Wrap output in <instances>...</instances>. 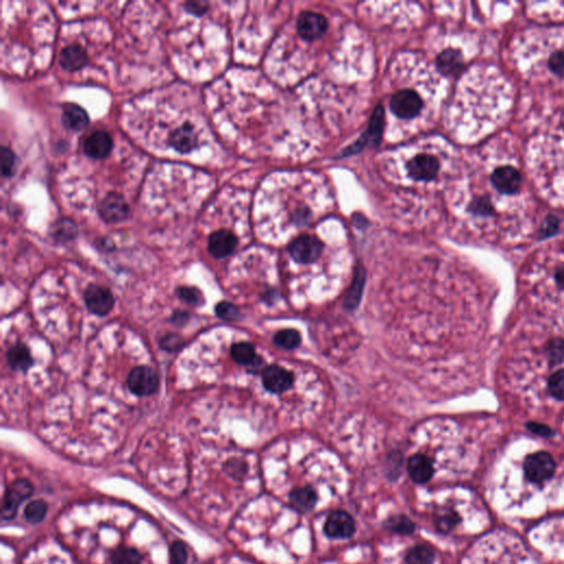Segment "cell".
Here are the masks:
<instances>
[{
  "label": "cell",
  "mask_w": 564,
  "mask_h": 564,
  "mask_svg": "<svg viewBox=\"0 0 564 564\" xmlns=\"http://www.w3.org/2000/svg\"><path fill=\"white\" fill-rule=\"evenodd\" d=\"M364 272L362 269L358 270L355 277L354 283L351 288L350 293L347 295L346 301H345V306L348 309H355L358 306L360 298H362V285H364Z\"/></svg>",
  "instance_id": "33"
},
{
  "label": "cell",
  "mask_w": 564,
  "mask_h": 564,
  "mask_svg": "<svg viewBox=\"0 0 564 564\" xmlns=\"http://www.w3.org/2000/svg\"><path fill=\"white\" fill-rule=\"evenodd\" d=\"M548 390L556 400L564 402V368L556 370L549 377Z\"/></svg>",
  "instance_id": "34"
},
{
  "label": "cell",
  "mask_w": 564,
  "mask_h": 564,
  "mask_svg": "<svg viewBox=\"0 0 564 564\" xmlns=\"http://www.w3.org/2000/svg\"><path fill=\"white\" fill-rule=\"evenodd\" d=\"M171 560L174 564H187V547L182 541H176L171 547Z\"/></svg>",
  "instance_id": "40"
},
{
  "label": "cell",
  "mask_w": 564,
  "mask_h": 564,
  "mask_svg": "<svg viewBox=\"0 0 564 564\" xmlns=\"http://www.w3.org/2000/svg\"><path fill=\"white\" fill-rule=\"evenodd\" d=\"M458 521H460V518H458V514L454 513L452 510H445L437 516L435 523H437V530L446 533L452 530L458 525Z\"/></svg>",
  "instance_id": "37"
},
{
  "label": "cell",
  "mask_w": 564,
  "mask_h": 564,
  "mask_svg": "<svg viewBox=\"0 0 564 564\" xmlns=\"http://www.w3.org/2000/svg\"><path fill=\"white\" fill-rule=\"evenodd\" d=\"M99 212L105 222L116 224L128 218L129 206L122 195L117 192H111L99 204Z\"/></svg>",
  "instance_id": "8"
},
{
  "label": "cell",
  "mask_w": 564,
  "mask_h": 564,
  "mask_svg": "<svg viewBox=\"0 0 564 564\" xmlns=\"http://www.w3.org/2000/svg\"><path fill=\"white\" fill-rule=\"evenodd\" d=\"M469 212L477 218H489L494 215V207L488 197H477L470 203Z\"/></svg>",
  "instance_id": "29"
},
{
  "label": "cell",
  "mask_w": 564,
  "mask_h": 564,
  "mask_svg": "<svg viewBox=\"0 0 564 564\" xmlns=\"http://www.w3.org/2000/svg\"><path fill=\"white\" fill-rule=\"evenodd\" d=\"M48 505L43 500L29 502L24 509V517L30 523H40L47 516Z\"/></svg>",
  "instance_id": "28"
},
{
  "label": "cell",
  "mask_w": 564,
  "mask_h": 564,
  "mask_svg": "<svg viewBox=\"0 0 564 564\" xmlns=\"http://www.w3.org/2000/svg\"><path fill=\"white\" fill-rule=\"evenodd\" d=\"M546 355L550 367L564 362V339H550L546 345Z\"/></svg>",
  "instance_id": "27"
},
{
  "label": "cell",
  "mask_w": 564,
  "mask_h": 564,
  "mask_svg": "<svg viewBox=\"0 0 564 564\" xmlns=\"http://www.w3.org/2000/svg\"><path fill=\"white\" fill-rule=\"evenodd\" d=\"M113 564H141V556L136 549L122 548L117 549L111 556Z\"/></svg>",
  "instance_id": "30"
},
{
  "label": "cell",
  "mask_w": 564,
  "mask_h": 564,
  "mask_svg": "<svg viewBox=\"0 0 564 564\" xmlns=\"http://www.w3.org/2000/svg\"><path fill=\"white\" fill-rule=\"evenodd\" d=\"M356 530L354 518L343 510H335L326 519L324 533L333 539L351 538Z\"/></svg>",
  "instance_id": "11"
},
{
  "label": "cell",
  "mask_w": 564,
  "mask_h": 564,
  "mask_svg": "<svg viewBox=\"0 0 564 564\" xmlns=\"http://www.w3.org/2000/svg\"><path fill=\"white\" fill-rule=\"evenodd\" d=\"M176 293L180 300L188 303L189 306H199L204 304V297L197 288L182 285L176 289Z\"/></svg>",
  "instance_id": "31"
},
{
  "label": "cell",
  "mask_w": 564,
  "mask_h": 564,
  "mask_svg": "<svg viewBox=\"0 0 564 564\" xmlns=\"http://www.w3.org/2000/svg\"><path fill=\"white\" fill-rule=\"evenodd\" d=\"M225 469L232 477L239 479L246 473V464L239 460H232V461L227 462Z\"/></svg>",
  "instance_id": "43"
},
{
  "label": "cell",
  "mask_w": 564,
  "mask_h": 564,
  "mask_svg": "<svg viewBox=\"0 0 564 564\" xmlns=\"http://www.w3.org/2000/svg\"><path fill=\"white\" fill-rule=\"evenodd\" d=\"M96 246L99 251H106V253H109V251H114L115 245L113 241H111L109 239H99V241H96Z\"/></svg>",
  "instance_id": "46"
},
{
  "label": "cell",
  "mask_w": 564,
  "mask_h": 564,
  "mask_svg": "<svg viewBox=\"0 0 564 564\" xmlns=\"http://www.w3.org/2000/svg\"><path fill=\"white\" fill-rule=\"evenodd\" d=\"M559 228V220L554 216H549L540 228V239H548L550 236L554 235Z\"/></svg>",
  "instance_id": "41"
},
{
  "label": "cell",
  "mask_w": 564,
  "mask_h": 564,
  "mask_svg": "<svg viewBox=\"0 0 564 564\" xmlns=\"http://www.w3.org/2000/svg\"><path fill=\"white\" fill-rule=\"evenodd\" d=\"M0 164L3 178H11L16 170L17 157L10 148L3 147L0 150Z\"/></svg>",
  "instance_id": "35"
},
{
  "label": "cell",
  "mask_w": 564,
  "mask_h": 564,
  "mask_svg": "<svg viewBox=\"0 0 564 564\" xmlns=\"http://www.w3.org/2000/svg\"><path fill=\"white\" fill-rule=\"evenodd\" d=\"M237 245L239 239L228 230L214 232L209 239V251L216 259L226 258L233 254Z\"/></svg>",
  "instance_id": "14"
},
{
  "label": "cell",
  "mask_w": 564,
  "mask_h": 564,
  "mask_svg": "<svg viewBox=\"0 0 564 564\" xmlns=\"http://www.w3.org/2000/svg\"><path fill=\"white\" fill-rule=\"evenodd\" d=\"M274 344L283 350L292 351L301 344V335L295 330H282L274 337Z\"/></svg>",
  "instance_id": "26"
},
{
  "label": "cell",
  "mask_w": 564,
  "mask_h": 564,
  "mask_svg": "<svg viewBox=\"0 0 564 564\" xmlns=\"http://www.w3.org/2000/svg\"><path fill=\"white\" fill-rule=\"evenodd\" d=\"M231 355L239 365L251 366L258 358L254 346L246 342L236 343L232 346Z\"/></svg>",
  "instance_id": "24"
},
{
  "label": "cell",
  "mask_w": 564,
  "mask_h": 564,
  "mask_svg": "<svg viewBox=\"0 0 564 564\" xmlns=\"http://www.w3.org/2000/svg\"><path fill=\"white\" fill-rule=\"evenodd\" d=\"M548 68L554 76L564 78V49L556 50L549 57Z\"/></svg>",
  "instance_id": "39"
},
{
  "label": "cell",
  "mask_w": 564,
  "mask_h": 564,
  "mask_svg": "<svg viewBox=\"0 0 564 564\" xmlns=\"http://www.w3.org/2000/svg\"><path fill=\"white\" fill-rule=\"evenodd\" d=\"M437 66L444 76H456L463 69V55L458 50H444L437 57Z\"/></svg>",
  "instance_id": "21"
},
{
  "label": "cell",
  "mask_w": 564,
  "mask_h": 564,
  "mask_svg": "<svg viewBox=\"0 0 564 564\" xmlns=\"http://www.w3.org/2000/svg\"><path fill=\"white\" fill-rule=\"evenodd\" d=\"M190 314L185 311H176L174 312V316L171 318V322L174 324V325L182 326L184 324H187V322L189 321Z\"/></svg>",
  "instance_id": "45"
},
{
  "label": "cell",
  "mask_w": 564,
  "mask_h": 564,
  "mask_svg": "<svg viewBox=\"0 0 564 564\" xmlns=\"http://www.w3.org/2000/svg\"><path fill=\"white\" fill-rule=\"evenodd\" d=\"M440 170V162L435 155H418L408 163V172L416 181H432Z\"/></svg>",
  "instance_id": "12"
},
{
  "label": "cell",
  "mask_w": 564,
  "mask_h": 564,
  "mask_svg": "<svg viewBox=\"0 0 564 564\" xmlns=\"http://www.w3.org/2000/svg\"><path fill=\"white\" fill-rule=\"evenodd\" d=\"M87 63V53L85 49L78 44H72L61 51L60 65L64 70L74 72L83 69Z\"/></svg>",
  "instance_id": "19"
},
{
  "label": "cell",
  "mask_w": 564,
  "mask_h": 564,
  "mask_svg": "<svg viewBox=\"0 0 564 564\" xmlns=\"http://www.w3.org/2000/svg\"><path fill=\"white\" fill-rule=\"evenodd\" d=\"M554 280L560 289H564V266L559 267L554 274Z\"/></svg>",
  "instance_id": "47"
},
{
  "label": "cell",
  "mask_w": 564,
  "mask_h": 564,
  "mask_svg": "<svg viewBox=\"0 0 564 564\" xmlns=\"http://www.w3.org/2000/svg\"><path fill=\"white\" fill-rule=\"evenodd\" d=\"M523 472L529 481L541 484L554 477L556 472V462L551 454L544 451H539L526 458L523 462Z\"/></svg>",
  "instance_id": "2"
},
{
  "label": "cell",
  "mask_w": 564,
  "mask_h": 564,
  "mask_svg": "<svg viewBox=\"0 0 564 564\" xmlns=\"http://www.w3.org/2000/svg\"><path fill=\"white\" fill-rule=\"evenodd\" d=\"M383 125H385V111H383V106L379 105L374 111L373 117L370 120L367 130L362 134V137L356 143H353L350 147L345 148L339 157L345 158L350 155H358V153H362L366 147H377L383 138Z\"/></svg>",
  "instance_id": "1"
},
{
  "label": "cell",
  "mask_w": 564,
  "mask_h": 564,
  "mask_svg": "<svg viewBox=\"0 0 564 564\" xmlns=\"http://www.w3.org/2000/svg\"><path fill=\"white\" fill-rule=\"evenodd\" d=\"M262 383L270 393H285L292 387L293 375L281 366H268L262 372Z\"/></svg>",
  "instance_id": "13"
},
{
  "label": "cell",
  "mask_w": 564,
  "mask_h": 564,
  "mask_svg": "<svg viewBox=\"0 0 564 564\" xmlns=\"http://www.w3.org/2000/svg\"><path fill=\"white\" fill-rule=\"evenodd\" d=\"M34 492V486L28 479H17L8 487L3 497L1 517L3 521H10L18 512L20 505L28 500Z\"/></svg>",
  "instance_id": "4"
},
{
  "label": "cell",
  "mask_w": 564,
  "mask_h": 564,
  "mask_svg": "<svg viewBox=\"0 0 564 564\" xmlns=\"http://www.w3.org/2000/svg\"><path fill=\"white\" fill-rule=\"evenodd\" d=\"M423 107V101L417 92L402 90L391 97L390 109L393 114L402 120L417 117Z\"/></svg>",
  "instance_id": "6"
},
{
  "label": "cell",
  "mask_w": 564,
  "mask_h": 564,
  "mask_svg": "<svg viewBox=\"0 0 564 564\" xmlns=\"http://www.w3.org/2000/svg\"><path fill=\"white\" fill-rule=\"evenodd\" d=\"M86 308L95 316H105L113 310L114 295L108 288L99 285H90L84 295Z\"/></svg>",
  "instance_id": "7"
},
{
  "label": "cell",
  "mask_w": 564,
  "mask_h": 564,
  "mask_svg": "<svg viewBox=\"0 0 564 564\" xmlns=\"http://www.w3.org/2000/svg\"><path fill=\"white\" fill-rule=\"evenodd\" d=\"M322 251V241L311 235L299 236L289 245V254L299 264H312L320 258Z\"/></svg>",
  "instance_id": "5"
},
{
  "label": "cell",
  "mask_w": 564,
  "mask_h": 564,
  "mask_svg": "<svg viewBox=\"0 0 564 564\" xmlns=\"http://www.w3.org/2000/svg\"><path fill=\"white\" fill-rule=\"evenodd\" d=\"M169 143L176 151L181 153H189L197 147V136L191 124L182 125L176 128L169 137Z\"/></svg>",
  "instance_id": "16"
},
{
  "label": "cell",
  "mask_w": 564,
  "mask_h": 564,
  "mask_svg": "<svg viewBox=\"0 0 564 564\" xmlns=\"http://www.w3.org/2000/svg\"><path fill=\"white\" fill-rule=\"evenodd\" d=\"M78 226L71 218H59L52 224L50 236L57 243L65 244L76 239L78 236Z\"/></svg>",
  "instance_id": "23"
},
{
  "label": "cell",
  "mask_w": 564,
  "mask_h": 564,
  "mask_svg": "<svg viewBox=\"0 0 564 564\" xmlns=\"http://www.w3.org/2000/svg\"><path fill=\"white\" fill-rule=\"evenodd\" d=\"M159 345H160L161 350L169 353H176L179 352L184 346V341L178 334L169 333L161 337Z\"/></svg>",
  "instance_id": "38"
},
{
  "label": "cell",
  "mask_w": 564,
  "mask_h": 564,
  "mask_svg": "<svg viewBox=\"0 0 564 564\" xmlns=\"http://www.w3.org/2000/svg\"><path fill=\"white\" fill-rule=\"evenodd\" d=\"M329 22L325 17L313 11H304L299 16L297 29L299 34L306 41H314L325 34Z\"/></svg>",
  "instance_id": "9"
},
{
  "label": "cell",
  "mask_w": 564,
  "mask_h": 564,
  "mask_svg": "<svg viewBox=\"0 0 564 564\" xmlns=\"http://www.w3.org/2000/svg\"><path fill=\"white\" fill-rule=\"evenodd\" d=\"M215 313L223 321L234 322L237 321L241 318V312H239V308L234 306L233 303L227 302V301L218 303L216 308H215Z\"/></svg>",
  "instance_id": "36"
},
{
  "label": "cell",
  "mask_w": 564,
  "mask_h": 564,
  "mask_svg": "<svg viewBox=\"0 0 564 564\" xmlns=\"http://www.w3.org/2000/svg\"><path fill=\"white\" fill-rule=\"evenodd\" d=\"M408 473L412 481L418 484H425L431 479L435 473L431 458L425 454H414L408 461Z\"/></svg>",
  "instance_id": "17"
},
{
  "label": "cell",
  "mask_w": 564,
  "mask_h": 564,
  "mask_svg": "<svg viewBox=\"0 0 564 564\" xmlns=\"http://www.w3.org/2000/svg\"><path fill=\"white\" fill-rule=\"evenodd\" d=\"M184 9L195 16H202L209 9V3L205 1H188L184 3Z\"/></svg>",
  "instance_id": "44"
},
{
  "label": "cell",
  "mask_w": 564,
  "mask_h": 564,
  "mask_svg": "<svg viewBox=\"0 0 564 564\" xmlns=\"http://www.w3.org/2000/svg\"><path fill=\"white\" fill-rule=\"evenodd\" d=\"M113 139L108 132L104 130L94 132L88 136L87 139L84 143V153L87 157L96 160H101L108 157L109 153L113 150Z\"/></svg>",
  "instance_id": "15"
},
{
  "label": "cell",
  "mask_w": 564,
  "mask_h": 564,
  "mask_svg": "<svg viewBox=\"0 0 564 564\" xmlns=\"http://www.w3.org/2000/svg\"><path fill=\"white\" fill-rule=\"evenodd\" d=\"M526 427H527V429L531 431L533 435H540V437H551L556 435L554 430H552L549 425H544V423H539V422H528V423L526 425Z\"/></svg>",
  "instance_id": "42"
},
{
  "label": "cell",
  "mask_w": 564,
  "mask_h": 564,
  "mask_svg": "<svg viewBox=\"0 0 564 564\" xmlns=\"http://www.w3.org/2000/svg\"><path fill=\"white\" fill-rule=\"evenodd\" d=\"M493 187L500 195H513L519 192L521 188V172L514 167L504 166L496 168L491 176Z\"/></svg>",
  "instance_id": "10"
},
{
  "label": "cell",
  "mask_w": 564,
  "mask_h": 564,
  "mask_svg": "<svg viewBox=\"0 0 564 564\" xmlns=\"http://www.w3.org/2000/svg\"><path fill=\"white\" fill-rule=\"evenodd\" d=\"M289 502L291 506L298 512L306 513L311 512L316 507L318 502V495L311 487H301L295 489L289 496Z\"/></svg>",
  "instance_id": "22"
},
{
  "label": "cell",
  "mask_w": 564,
  "mask_h": 564,
  "mask_svg": "<svg viewBox=\"0 0 564 564\" xmlns=\"http://www.w3.org/2000/svg\"><path fill=\"white\" fill-rule=\"evenodd\" d=\"M386 527H387L389 530L399 533V535H404V536L410 535V533L414 531V523L410 521L409 518L402 515L389 518L387 523H386Z\"/></svg>",
  "instance_id": "32"
},
{
  "label": "cell",
  "mask_w": 564,
  "mask_h": 564,
  "mask_svg": "<svg viewBox=\"0 0 564 564\" xmlns=\"http://www.w3.org/2000/svg\"><path fill=\"white\" fill-rule=\"evenodd\" d=\"M62 122L66 129L74 132H80L87 127L90 117L85 109L76 104H65L63 106Z\"/></svg>",
  "instance_id": "18"
},
{
  "label": "cell",
  "mask_w": 564,
  "mask_h": 564,
  "mask_svg": "<svg viewBox=\"0 0 564 564\" xmlns=\"http://www.w3.org/2000/svg\"><path fill=\"white\" fill-rule=\"evenodd\" d=\"M127 385L136 396H151L159 389L158 373L150 366H137L128 375Z\"/></svg>",
  "instance_id": "3"
},
{
  "label": "cell",
  "mask_w": 564,
  "mask_h": 564,
  "mask_svg": "<svg viewBox=\"0 0 564 564\" xmlns=\"http://www.w3.org/2000/svg\"><path fill=\"white\" fill-rule=\"evenodd\" d=\"M6 358H7V362L10 368H13V370H18V372H27L34 364L31 352L26 345L21 344V343H17L9 347Z\"/></svg>",
  "instance_id": "20"
},
{
  "label": "cell",
  "mask_w": 564,
  "mask_h": 564,
  "mask_svg": "<svg viewBox=\"0 0 564 564\" xmlns=\"http://www.w3.org/2000/svg\"><path fill=\"white\" fill-rule=\"evenodd\" d=\"M435 559V550L431 547L420 544L410 549L406 556L407 564H432Z\"/></svg>",
  "instance_id": "25"
}]
</instances>
